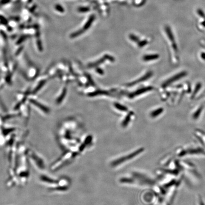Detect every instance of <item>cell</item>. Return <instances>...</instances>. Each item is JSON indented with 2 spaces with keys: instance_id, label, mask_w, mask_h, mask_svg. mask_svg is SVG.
Returning <instances> with one entry per match:
<instances>
[{
  "instance_id": "cell-12",
  "label": "cell",
  "mask_w": 205,
  "mask_h": 205,
  "mask_svg": "<svg viewBox=\"0 0 205 205\" xmlns=\"http://www.w3.org/2000/svg\"><path fill=\"white\" fill-rule=\"evenodd\" d=\"M134 115V112H131L130 113L128 114V115L126 116V118L124 119L123 122L122 123V126L123 127H126L127 126H128V123L130 121L131 119V116Z\"/></svg>"
},
{
  "instance_id": "cell-23",
  "label": "cell",
  "mask_w": 205,
  "mask_h": 205,
  "mask_svg": "<svg viewBox=\"0 0 205 205\" xmlns=\"http://www.w3.org/2000/svg\"><path fill=\"white\" fill-rule=\"evenodd\" d=\"M92 136H88L87 137V138L84 141V143L86 144L87 145V144H89L92 141Z\"/></svg>"
},
{
  "instance_id": "cell-8",
  "label": "cell",
  "mask_w": 205,
  "mask_h": 205,
  "mask_svg": "<svg viewBox=\"0 0 205 205\" xmlns=\"http://www.w3.org/2000/svg\"><path fill=\"white\" fill-rule=\"evenodd\" d=\"M153 89V87H143V88H141V89H139L136 91L134 92V93H132L130 95H129V97L130 98H133L135 96H138L139 95H141V94H143V93H146L147 92L150 91Z\"/></svg>"
},
{
  "instance_id": "cell-16",
  "label": "cell",
  "mask_w": 205,
  "mask_h": 205,
  "mask_svg": "<svg viewBox=\"0 0 205 205\" xmlns=\"http://www.w3.org/2000/svg\"><path fill=\"white\" fill-rule=\"evenodd\" d=\"M120 182L122 183H128L132 184L134 182V180L132 179L127 178H123L120 179Z\"/></svg>"
},
{
  "instance_id": "cell-24",
  "label": "cell",
  "mask_w": 205,
  "mask_h": 205,
  "mask_svg": "<svg viewBox=\"0 0 205 205\" xmlns=\"http://www.w3.org/2000/svg\"><path fill=\"white\" fill-rule=\"evenodd\" d=\"M96 72L98 74H100V75H103L104 74V71H103V69H101L100 68H97L96 69Z\"/></svg>"
},
{
  "instance_id": "cell-1",
  "label": "cell",
  "mask_w": 205,
  "mask_h": 205,
  "mask_svg": "<svg viewBox=\"0 0 205 205\" xmlns=\"http://www.w3.org/2000/svg\"><path fill=\"white\" fill-rule=\"evenodd\" d=\"M175 155L179 158L187 156H205V150L195 144L179 147L175 150Z\"/></svg>"
},
{
  "instance_id": "cell-11",
  "label": "cell",
  "mask_w": 205,
  "mask_h": 205,
  "mask_svg": "<svg viewBox=\"0 0 205 205\" xmlns=\"http://www.w3.org/2000/svg\"><path fill=\"white\" fill-rule=\"evenodd\" d=\"M159 55L158 54H150L146 55L143 57V60L145 61H150L153 60H157L159 59Z\"/></svg>"
},
{
  "instance_id": "cell-21",
  "label": "cell",
  "mask_w": 205,
  "mask_h": 205,
  "mask_svg": "<svg viewBox=\"0 0 205 205\" xmlns=\"http://www.w3.org/2000/svg\"><path fill=\"white\" fill-rule=\"evenodd\" d=\"M129 37H130V39L132 40V41H134V42H136V43H138L140 41L138 37L136 36L134 34H131L129 36Z\"/></svg>"
},
{
  "instance_id": "cell-14",
  "label": "cell",
  "mask_w": 205,
  "mask_h": 205,
  "mask_svg": "<svg viewBox=\"0 0 205 205\" xmlns=\"http://www.w3.org/2000/svg\"><path fill=\"white\" fill-rule=\"evenodd\" d=\"M163 111H164V110H163V108H159L151 112L150 115L152 118H155V117H157L159 115H161Z\"/></svg>"
},
{
  "instance_id": "cell-4",
  "label": "cell",
  "mask_w": 205,
  "mask_h": 205,
  "mask_svg": "<svg viewBox=\"0 0 205 205\" xmlns=\"http://www.w3.org/2000/svg\"><path fill=\"white\" fill-rule=\"evenodd\" d=\"M195 137L198 140V141L201 144V147L205 150V132L199 129L195 130L194 132Z\"/></svg>"
},
{
  "instance_id": "cell-9",
  "label": "cell",
  "mask_w": 205,
  "mask_h": 205,
  "mask_svg": "<svg viewBox=\"0 0 205 205\" xmlns=\"http://www.w3.org/2000/svg\"><path fill=\"white\" fill-rule=\"evenodd\" d=\"M152 75V72H148V73H147L145 75L143 76H142L141 78H140L138 79H137L136 81H134V82H132L131 83L128 84L127 86H134L135 84H138L139 83H140V82H143V81H145L147 79H148L149 78L151 77V76Z\"/></svg>"
},
{
  "instance_id": "cell-17",
  "label": "cell",
  "mask_w": 205,
  "mask_h": 205,
  "mask_svg": "<svg viewBox=\"0 0 205 205\" xmlns=\"http://www.w3.org/2000/svg\"><path fill=\"white\" fill-rule=\"evenodd\" d=\"M68 189H69V187H68L67 186H60L54 187V188L52 189V190H55V191H67Z\"/></svg>"
},
{
  "instance_id": "cell-19",
  "label": "cell",
  "mask_w": 205,
  "mask_h": 205,
  "mask_svg": "<svg viewBox=\"0 0 205 205\" xmlns=\"http://www.w3.org/2000/svg\"><path fill=\"white\" fill-rule=\"evenodd\" d=\"M33 103L34 104H35L36 106H38V107H40V109H42V110L44 111L45 112H49V110H48V108H47V107H44V106H42L41 104H40L38 103L37 102H36L35 101H34V100H32Z\"/></svg>"
},
{
  "instance_id": "cell-25",
  "label": "cell",
  "mask_w": 205,
  "mask_h": 205,
  "mask_svg": "<svg viewBox=\"0 0 205 205\" xmlns=\"http://www.w3.org/2000/svg\"><path fill=\"white\" fill-rule=\"evenodd\" d=\"M201 57L203 60H205V53H202L201 54Z\"/></svg>"
},
{
  "instance_id": "cell-22",
  "label": "cell",
  "mask_w": 205,
  "mask_h": 205,
  "mask_svg": "<svg viewBox=\"0 0 205 205\" xmlns=\"http://www.w3.org/2000/svg\"><path fill=\"white\" fill-rule=\"evenodd\" d=\"M147 43H148V41L147 40H143L142 41H139L138 44L139 47L142 48L145 46Z\"/></svg>"
},
{
  "instance_id": "cell-5",
  "label": "cell",
  "mask_w": 205,
  "mask_h": 205,
  "mask_svg": "<svg viewBox=\"0 0 205 205\" xmlns=\"http://www.w3.org/2000/svg\"><path fill=\"white\" fill-rule=\"evenodd\" d=\"M186 75V73L185 72H182L181 73L177 74V75H175L174 76H172L170 77V79H168V80L165 81L164 83L162 84V87L165 88L166 87H168L169 85L173 83L174 82H176L178 81L179 79H181L182 77H183L185 76Z\"/></svg>"
},
{
  "instance_id": "cell-7",
  "label": "cell",
  "mask_w": 205,
  "mask_h": 205,
  "mask_svg": "<svg viewBox=\"0 0 205 205\" xmlns=\"http://www.w3.org/2000/svg\"><path fill=\"white\" fill-rule=\"evenodd\" d=\"M173 159V155L171 154H168L163 157L161 161V164L163 166V168H166L168 167L169 164L171 162V161ZM167 168V167H166Z\"/></svg>"
},
{
  "instance_id": "cell-10",
  "label": "cell",
  "mask_w": 205,
  "mask_h": 205,
  "mask_svg": "<svg viewBox=\"0 0 205 205\" xmlns=\"http://www.w3.org/2000/svg\"><path fill=\"white\" fill-rule=\"evenodd\" d=\"M109 93L108 91L104 90H97L93 92L92 93H89L88 94V96L93 97V96H101V95H109Z\"/></svg>"
},
{
  "instance_id": "cell-15",
  "label": "cell",
  "mask_w": 205,
  "mask_h": 205,
  "mask_svg": "<svg viewBox=\"0 0 205 205\" xmlns=\"http://www.w3.org/2000/svg\"><path fill=\"white\" fill-rule=\"evenodd\" d=\"M114 105H115V107L116 109H118L119 110L121 111L127 112L128 111V108H127L126 107L123 106V105L120 104L115 103L114 104Z\"/></svg>"
},
{
  "instance_id": "cell-3",
  "label": "cell",
  "mask_w": 205,
  "mask_h": 205,
  "mask_svg": "<svg viewBox=\"0 0 205 205\" xmlns=\"http://www.w3.org/2000/svg\"><path fill=\"white\" fill-rule=\"evenodd\" d=\"M196 15L198 18V28L201 29H205V12L203 10L198 9L196 11Z\"/></svg>"
},
{
  "instance_id": "cell-2",
  "label": "cell",
  "mask_w": 205,
  "mask_h": 205,
  "mask_svg": "<svg viewBox=\"0 0 205 205\" xmlns=\"http://www.w3.org/2000/svg\"><path fill=\"white\" fill-rule=\"evenodd\" d=\"M144 151H145V148H143V147L140 148L138 150H135L134 152H132L131 154L127 155L126 156L120 157L119 158L112 161L111 162V165L112 167H115L120 165L124 162H127V161H129V160L134 158L135 157L143 153Z\"/></svg>"
},
{
  "instance_id": "cell-6",
  "label": "cell",
  "mask_w": 205,
  "mask_h": 205,
  "mask_svg": "<svg viewBox=\"0 0 205 205\" xmlns=\"http://www.w3.org/2000/svg\"><path fill=\"white\" fill-rule=\"evenodd\" d=\"M106 60H109L110 61H112V62L115 61V59H114V57L106 55L103 57H102L100 60H99L96 62H94V63H92L88 65V67H89V68H93V67H96V66H98L99 65L101 64L104 63Z\"/></svg>"
},
{
  "instance_id": "cell-13",
  "label": "cell",
  "mask_w": 205,
  "mask_h": 205,
  "mask_svg": "<svg viewBox=\"0 0 205 205\" xmlns=\"http://www.w3.org/2000/svg\"><path fill=\"white\" fill-rule=\"evenodd\" d=\"M41 181H43L44 182H46L47 183H51V184H58L59 182L55 179H52L49 178L47 176H42L41 177Z\"/></svg>"
},
{
  "instance_id": "cell-18",
  "label": "cell",
  "mask_w": 205,
  "mask_h": 205,
  "mask_svg": "<svg viewBox=\"0 0 205 205\" xmlns=\"http://www.w3.org/2000/svg\"><path fill=\"white\" fill-rule=\"evenodd\" d=\"M66 94H67V89L66 88H64L62 92V94H61V96L59 97V98L57 99V104H60L63 101V100L64 98V97L66 96Z\"/></svg>"
},
{
  "instance_id": "cell-20",
  "label": "cell",
  "mask_w": 205,
  "mask_h": 205,
  "mask_svg": "<svg viewBox=\"0 0 205 205\" xmlns=\"http://www.w3.org/2000/svg\"><path fill=\"white\" fill-rule=\"evenodd\" d=\"M197 204L198 205H205V201L201 195H198L197 197Z\"/></svg>"
}]
</instances>
